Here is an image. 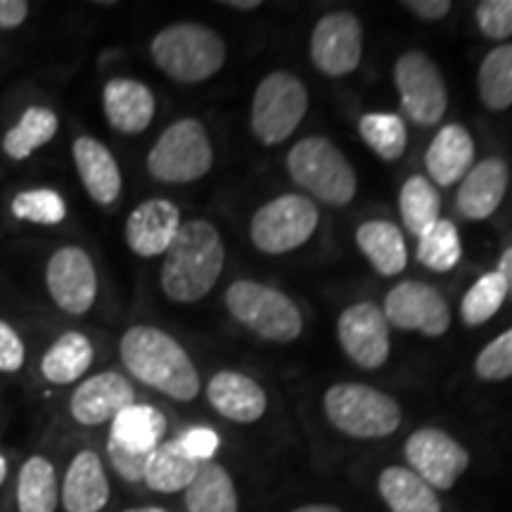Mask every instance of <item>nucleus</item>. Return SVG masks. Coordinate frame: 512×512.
I'll list each match as a JSON object with an SVG mask.
<instances>
[{"label": "nucleus", "instance_id": "f257e3e1", "mask_svg": "<svg viewBox=\"0 0 512 512\" xmlns=\"http://www.w3.org/2000/svg\"><path fill=\"white\" fill-rule=\"evenodd\" d=\"M226 247L214 223L190 219L181 223L162 264V290L171 302H202L219 283Z\"/></svg>", "mask_w": 512, "mask_h": 512}, {"label": "nucleus", "instance_id": "f03ea898", "mask_svg": "<svg viewBox=\"0 0 512 512\" xmlns=\"http://www.w3.org/2000/svg\"><path fill=\"white\" fill-rule=\"evenodd\" d=\"M119 356L128 373L174 401H192L200 394L195 363L169 332L155 325H133L124 332Z\"/></svg>", "mask_w": 512, "mask_h": 512}, {"label": "nucleus", "instance_id": "7ed1b4c3", "mask_svg": "<svg viewBox=\"0 0 512 512\" xmlns=\"http://www.w3.org/2000/svg\"><path fill=\"white\" fill-rule=\"evenodd\" d=\"M226 43L207 24L178 22L164 27L152 38L150 55L171 81L192 83L209 81L226 64Z\"/></svg>", "mask_w": 512, "mask_h": 512}, {"label": "nucleus", "instance_id": "20e7f679", "mask_svg": "<svg viewBox=\"0 0 512 512\" xmlns=\"http://www.w3.org/2000/svg\"><path fill=\"white\" fill-rule=\"evenodd\" d=\"M292 181L325 204L344 207L354 200L358 181L354 166L328 138H304L287 155Z\"/></svg>", "mask_w": 512, "mask_h": 512}, {"label": "nucleus", "instance_id": "39448f33", "mask_svg": "<svg viewBox=\"0 0 512 512\" xmlns=\"http://www.w3.org/2000/svg\"><path fill=\"white\" fill-rule=\"evenodd\" d=\"M323 406L335 430L354 439H384L401 425L399 403L370 384H332Z\"/></svg>", "mask_w": 512, "mask_h": 512}, {"label": "nucleus", "instance_id": "423d86ee", "mask_svg": "<svg viewBox=\"0 0 512 512\" xmlns=\"http://www.w3.org/2000/svg\"><path fill=\"white\" fill-rule=\"evenodd\" d=\"M226 306L238 323L271 342H294L304 320L287 294L254 280H235L226 290Z\"/></svg>", "mask_w": 512, "mask_h": 512}, {"label": "nucleus", "instance_id": "0eeeda50", "mask_svg": "<svg viewBox=\"0 0 512 512\" xmlns=\"http://www.w3.org/2000/svg\"><path fill=\"white\" fill-rule=\"evenodd\" d=\"M214 166L207 128L200 119H178L159 136L147 155V171L159 183H192Z\"/></svg>", "mask_w": 512, "mask_h": 512}, {"label": "nucleus", "instance_id": "6e6552de", "mask_svg": "<svg viewBox=\"0 0 512 512\" xmlns=\"http://www.w3.org/2000/svg\"><path fill=\"white\" fill-rule=\"evenodd\" d=\"M306 110L309 93L304 83L290 72H273L256 88L249 124L261 145H280L297 131Z\"/></svg>", "mask_w": 512, "mask_h": 512}, {"label": "nucleus", "instance_id": "1a4fd4ad", "mask_svg": "<svg viewBox=\"0 0 512 512\" xmlns=\"http://www.w3.org/2000/svg\"><path fill=\"white\" fill-rule=\"evenodd\" d=\"M318 207L304 195H280L266 202L249 223V238L264 254H287L316 233Z\"/></svg>", "mask_w": 512, "mask_h": 512}, {"label": "nucleus", "instance_id": "9d476101", "mask_svg": "<svg viewBox=\"0 0 512 512\" xmlns=\"http://www.w3.org/2000/svg\"><path fill=\"white\" fill-rule=\"evenodd\" d=\"M394 83L406 117L418 126H437L446 114L448 93L439 67L422 50H408L396 60Z\"/></svg>", "mask_w": 512, "mask_h": 512}, {"label": "nucleus", "instance_id": "9b49d317", "mask_svg": "<svg viewBox=\"0 0 512 512\" xmlns=\"http://www.w3.org/2000/svg\"><path fill=\"white\" fill-rule=\"evenodd\" d=\"M46 287L57 309L83 316L98 297V273L86 249L67 245L55 249L46 266Z\"/></svg>", "mask_w": 512, "mask_h": 512}, {"label": "nucleus", "instance_id": "f8f14e48", "mask_svg": "<svg viewBox=\"0 0 512 512\" xmlns=\"http://www.w3.org/2000/svg\"><path fill=\"white\" fill-rule=\"evenodd\" d=\"M384 318L399 330L420 332L427 337H441L451 328V309L437 287L403 280L392 287L384 299Z\"/></svg>", "mask_w": 512, "mask_h": 512}, {"label": "nucleus", "instance_id": "ddd939ff", "mask_svg": "<svg viewBox=\"0 0 512 512\" xmlns=\"http://www.w3.org/2000/svg\"><path fill=\"white\" fill-rule=\"evenodd\" d=\"M406 460L415 475L434 491H448L465 475L470 453L451 434L437 427H422L406 441Z\"/></svg>", "mask_w": 512, "mask_h": 512}, {"label": "nucleus", "instance_id": "4468645a", "mask_svg": "<svg viewBox=\"0 0 512 512\" xmlns=\"http://www.w3.org/2000/svg\"><path fill=\"white\" fill-rule=\"evenodd\" d=\"M311 60L320 74L347 76L363 55V27L351 12H330L311 34Z\"/></svg>", "mask_w": 512, "mask_h": 512}, {"label": "nucleus", "instance_id": "2eb2a0df", "mask_svg": "<svg viewBox=\"0 0 512 512\" xmlns=\"http://www.w3.org/2000/svg\"><path fill=\"white\" fill-rule=\"evenodd\" d=\"M337 337L344 354L363 370H377L389 358V323L380 306L361 302L342 311Z\"/></svg>", "mask_w": 512, "mask_h": 512}, {"label": "nucleus", "instance_id": "dca6fc26", "mask_svg": "<svg viewBox=\"0 0 512 512\" xmlns=\"http://www.w3.org/2000/svg\"><path fill=\"white\" fill-rule=\"evenodd\" d=\"M136 403V389L117 370H105L74 389L69 399V415L83 427L112 422L124 408Z\"/></svg>", "mask_w": 512, "mask_h": 512}, {"label": "nucleus", "instance_id": "f3484780", "mask_svg": "<svg viewBox=\"0 0 512 512\" xmlns=\"http://www.w3.org/2000/svg\"><path fill=\"white\" fill-rule=\"evenodd\" d=\"M181 211L171 200L152 197L138 204L126 219V245L143 259L164 256L181 228Z\"/></svg>", "mask_w": 512, "mask_h": 512}, {"label": "nucleus", "instance_id": "a211bd4d", "mask_svg": "<svg viewBox=\"0 0 512 512\" xmlns=\"http://www.w3.org/2000/svg\"><path fill=\"white\" fill-rule=\"evenodd\" d=\"M60 503L64 512H102L110 503V479L91 448L76 453L64 472Z\"/></svg>", "mask_w": 512, "mask_h": 512}, {"label": "nucleus", "instance_id": "6ab92c4d", "mask_svg": "<svg viewBox=\"0 0 512 512\" xmlns=\"http://www.w3.org/2000/svg\"><path fill=\"white\" fill-rule=\"evenodd\" d=\"M74 166L93 202L110 207L121 195V169L110 147L93 136H79L72 143Z\"/></svg>", "mask_w": 512, "mask_h": 512}, {"label": "nucleus", "instance_id": "aec40b11", "mask_svg": "<svg viewBox=\"0 0 512 512\" xmlns=\"http://www.w3.org/2000/svg\"><path fill=\"white\" fill-rule=\"evenodd\" d=\"M102 110L114 131L138 136L155 119L157 102L143 81L112 79L102 91Z\"/></svg>", "mask_w": 512, "mask_h": 512}, {"label": "nucleus", "instance_id": "412c9836", "mask_svg": "<svg viewBox=\"0 0 512 512\" xmlns=\"http://www.w3.org/2000/svg\"><path fill=\"white\" fill-rule=\"evenodd\" d=\"M508 164L498 157H489L467 171L460 181L456 207L465 219L484 221L498 209L508 190Z\"/></svg>", "mask_w": 512, "mask_h": 512}, {"label": "nucleus", "instance_id": "4be33fe9", "mask_svg": "<svg viewBox=\"0 0 512 512\" xmlns=\"http://www.w3.org/2000/svg\"><path fill=\"white\" fill-rule=\"evenodd\" d=\"M207 399L214 411L226 420L256 422L266 413L268 399L261 384L238 370H221L207 384Z\"/></svg>", "mask_w": 512, "mask_h": 512}, {"label": "nucleus", "instance_id": "5701e85b", "mask_svg": "<svg viewBox=\"0 0 512 512\" xmlns=\"http://www.w3.org/2000/svg\"><path fill=\"white\" fill-rule=\"evenodd\" d=\"M425 166L432 181L441 188L463 181L467 171L475 166V140L467 133V128L460 124L441 128L427 150Z\"/></svg>", "mask_w": 512, "mask_h": 512}, {"label": "nucleus", "instance_id": "b1692460", "mask_svg": "<svg viewBox=\"0 0 512 512\" xmlns=\"http://www.w3.org/2000/svg\"><path fill=\"white\" fill-rule=\"evenodd\" d=\"M356 245L370 266L384 278L399 275L408 266V247L401 228L392 221H366L356 230Z\"/></svg>", "mask_w": 512, "mask_h": 512}, {"label": "nucleus", "instance_id": "393cba45", "mask_svg": "<svg viewBox=\"0 0 512 512\" xmlns=\"http://www.w3.org/2000/svg\"><path fill=\"white\" fill-rule=\"evenodd\" d=\"M200 465V460L192 458L178 439L162 441L147 458L143 484L157 494H176L188 489Z\"/></svg>", "mask_w": 512, "mask_h": 512}, {"label": "nucleus", "instance_id": "a878e982", "mask_svg": "<svg viewBox=\"0 0 512 512\" xmlns=\"http://www.w3.org/2000/svg\"><path fill=\"white\" fill-rule=\"evenodd\" d=\"M93 342L83 332L69 330L50 344L41 358V375L50 384H74L93 366Z\"/></svg>", "mask_w": 512, "mask_h": 512}, {"label": "nucleus", "instance_id": "bb28decb", "mask_svg": "<svg viewBox=\"0 0 512 512\" xmlns=\"http://www.w3.org/2000/svg\"><path fill=\"white\" fill-rule=\"evenodd\" d=\"M382 501L392 512H441L437 491L415 475L411 467H387L377 479Z\"/></svg>", "mask_w": 512, "mask_h": 512}, {"label": "nucleus", "instance_id": "cd10ccee", "mask_svg": "<svg viewBox=\"0 0 512 512\" xmlns=\"http://www.w3.org/2000/svg\"><path fill=\"white\" fill-rule=\"evenodd\" d=\"M166 437L164 413L147 403H133L112 420L110 439L136 453H152Z\"/></svg>", "mask_w": 512, "mask_h": 512}, {"label": "nucleus", "instance_id": "c85d7f7f", "mask_svg": "<svg viewBox=\"0 0 512 512\" xmlns=\"http://www.w3.org/2000/svg\"><path fill=\"white\" fill-rule=\"evenodd\" d=\"M185 508L188 512H238V491L226 467L216 460L202 463L185 489Z\"/></svg>", "mask_w": 512, "mask_h": 512}, {"label": "nucleus", "instance_id": "c756f323", "mask_svg": "<svg viewBox=\"0 0 512 512\" xmlns=\"http://www.w3.org/2000/svg\"><path fill=\"white\" fill-rule=\"evenodd\" d=\"M17 512H55L60 505L55 465L46 456H31L19 467L15 486Z\"/></svg>", "mask_w": 512, "mask_h": 512}, {"label": "nucleus", "instance_id": "7c9ffc66", "mask_svg": "<svg viewBox=\"0 0 512 512\" xmlns=\"http://www.w3.org/2000/svg\"><path fill=\"white\" fill-rule=\"evenodd\" d=\"M57 128H60V119L50 107L31 105L3 136V152L15 162H24L55 138Z\"/></svg>", "mask_w": 512, "mask_h": 512}, {"label": "nucleus", "instance_id": "2f4dec72", "mask_svg": "<svg viewBox=\"0 0 512 512\" xmlns=\"http://www.w3.org/2000/svg\"><path fill=\"white\" fill-rule=\"evenodd\" d=\"M439 209L441 200L432 181H427L425 176H411L403 183L399 192V211L408 233L420 238L425 230H430L439 221Z\"/></svg>", "mask_w": 512, "mask_h": 512}, {"label": "nucleus", "instance_id": "473e14b6", "mask_svg": "<svg viewBox=\"0 0 512 512\" xmlns=\"http://www.w3.org/2000/svg\"><path fill=\"white\" fill-rule=\"evenodd\" d=\"M479 98L491 112H503L512 105V43L498 46L484 57L477 74Z\"/></svg>", "mask_w": 512, "mask_h": 512}, {"label": "nucleus", "instance_id": "72a5a7b5", "mask_svg": "<svg viewBox=\"0 0 512 512\" xmlns=\"http://www.w3.org/2000/svg\"><path fill=\"white\" fill-rule=\"evenodd\" d=\"M358 133L370 145V150L384 162H396L403 157L408 145V128L401 117L387 112L363 114L358 121Z\"/></svg>", "mask_w": 512, "mask_h": 512}, {"label": "nucleus", "instance_id": "f704fd0d", "mask_svg": "<svg viewBox=\"0 0 512 512\" xmlns=\"http://www.w3.org/2000/svg\"><path fill=\"white\" fill-rule=\"evenodd\" d=\"M460 256H463V245H460L458 228L451 221L439 219L418 238V261L430 271H453Z\"/></svg>", "mask_w": 512, "mask_h": 512}, {"label": "nucleus", "instance_id": "c9c22d12", "mask_svg": "<svg viewBox=\"0 0 512 512\" xmlns=\"http://www.w3.org/2000/svg\"><path fill=\"white\" fill-rule=\"evenodd\" d=\"M12 216L17 221L36 223V226H57L67 216V202L57 190L31 188L12 197Z\"/></svg>", "mask_w": 512, "mask_h": 512}, {"label": "nucleus", "instance_id": "e433bc0d", "mask_svg": "<svg viewBox=\"0 0 512 512\" xmlns=\"http://www.w3.org/2000/svg\"><path fill=\"white\" fill-rule=\"evenodd\" d=\"M505 297H508V287H505L501 273H486L467 290L463 304H460V316H463L465 325H470V328L484 325L486 320L496 316Z\"/></svg>", "mask_w": 512, "mask_h": 512}, {"label": "nucleus", "instance_id": "4c0bfd02", "mask_svg": "<svg viewBox=\"0 0 512 512\" xmlns=\"http://www.w3.org/2000/svg\"><path fill=\"white\" fill-rule=\"evenodd\" d=\"M475 373L486 382H501L512 377V328L479 351Z\"/></svg>", "mask_w": 512, "mask_h": 512}, {"label": "nucleus", "instance_id": "58836bf2", "mask_svg": "<svg viewBox=\"0 0 512 512\" xmlns=\"http://www.w3.org/2000/svg\"><path fill=\"white\" fill-rule=\"evenodd\" d=\"M477 27L491 41L512 36V0H484L475 10Z\"/></svg>", "mask_w": 512, "mask_h": 512}, {"label": "nucleus", "instance_id": "ea45409f", "mask_svg": "<svg viewBox=\"0 0 512 512\" xmlns=\"http://www.w3.org/2000/svg\"><path fill=\"white\" fill-rule=\"evenodd\" d=\"M107 458H110V465L114 472L124 479L128 484H140L145 479V467L150 453H136L128 451V448L119 446L117 441L107 439Z\"/></svg>", "mask_w": 512, "mask_h": 512}, {"label": "nucleus", "instance_id": "a19ab883", "mask_svg": "<svg viewBox=\"0 0 512 512\" xmlns=\"http://www.w3.org/2000/svg\"><path fill=\"white\" fill-rule=\"evenodd\" d=\"M27 361V347L19 332L8 320H0V373H19Z\"/></svg>", "mask_w": 512, "mask_h": 512}, {"label": "nucleus", "instance_id": "79ce46f5", "mask_svg": "<svg viewBox=\"0 0 512 512\" xmlns=\"http://www.w3.org/2000/svg\"><path fill=\"white\" fill-rule=\"evenodd\" d=\"M178 441H181L185 451H188L195 460H200V463L214 460V453L219 451V434L209 430V427H192V430L181 434Z\"/></svg>", "mask_w": 512, "mask_h": 512}, {"label": "nucleus", "instance_id": "37998d69", "mask_svg": "<svg viewBox=\"0 0 512 512\" xmlns=\"http://www.w3.org/2000/svg\"><path fill=\"white\" fill-rule=\"evenodd\" d=\"M29 17L27 0H0V29H19Z\"/></svg>", "mask_w": 512, "mask_h": 512}, {"label": "nucleus", "instance_id": "c03bdc74", "mask_svg": "<svg viewBox=\"0 0 512 512\" xmlns=\"http://www.w3.org/2000/svg\"><path fill=\"white\" fill-rule=\"evenodd\" d=\"M403 8L411 10L413 15L434 22V19H441L448 15L451 3H448V0H406V3H403Z\"/></svg>", "mask_w": 512, "mask_h": 512}, {"label": "nucleus", "instance_id": "a18cd8bd", "mask_svg": "<svg viewBox=\"0 0 512 512\" xmlns=\"http://www.w3.org/2000/svg\"><path fill=\"white\" fill-rule=\"evenodd\" d=\"M498 273L505 280V287H508V297H512V247H508L498 261Z\"/></svg>", "mask_w": 512, "mask_h": 512}, {"label": "nucleus", "instance_id": "49530a36", "mask_svg": "<svg viewBox=\"0 0 512 512\" xmlns=\"http://www.w3.org/2000/svg\"><path fill=\"white\" fill-rule=\"evenodd\" d=\"M226 8H233V10H242V12H247V10H256L259 8V0H226Z\"/></svg>", "mask_w": 512, "mask_h": 512}, {"label": "nucleus", "instance_id": "de8ad7c7", "mask_svg": "<svg viewBox=\"0 0 512 512\" xmlns=\"http://www.w3.org/2000/svg\"><path fill=\"white\" fill-rule=\"evenodd\" d=\"M292 512H342L337 505H325V503H313V505H302V508Z\"/></svg>", "mask_w": 512, "mask_h": 512}, {"label": "nucleus", "instance_id": "09e8293b", "mask_svg": "<svg viewBox=\"0 0 512 512\" xmlns=\"http://www.w3.org/2000/svg\"><path fill=\"white\" fill-rule=\"evenodd\" d=\"M5 477H8V460L0 453V486L5 484Z\"/></svg>", "mask_w": 512, "mask_h": 512}, {"label": "nucleus", "instance_id": "8fccbe9b", "mask_svg": "<svg viewBox=\"0 0 512 512\" xmlns=\"http://www.w3.org/2000/svg\"><path fill=\"white\" fill-rule=\"evenodd\" d=\"M124 512H169V510L157 508V505H143V508H128Z\"/></svg>", "mask_w": 512, "mask_h": 512}]
</instances>
